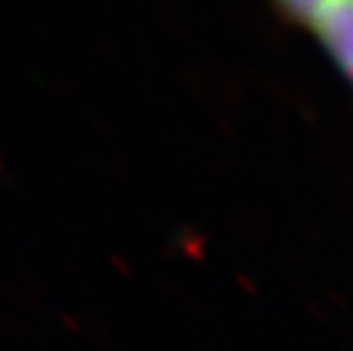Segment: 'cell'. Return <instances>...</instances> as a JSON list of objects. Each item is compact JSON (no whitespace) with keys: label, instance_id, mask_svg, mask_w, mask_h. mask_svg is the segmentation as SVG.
Returning <instances> with one entry per match:
<instances>
[{"label":"cell","instance_id":"6da1fadb","mask_svg":"<svg viewBox=\"0 0 353 351\" xmlns=\"http://www.w3.org/2000/svg\"><path fill=\"white\" fill-rule=\"evenodd\" d=\"M274 10L303 32L353 89V0H283Z\"/></svg>","mask_w":353,"mask_h":351}]
</instances>
